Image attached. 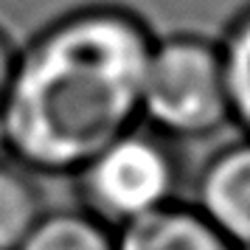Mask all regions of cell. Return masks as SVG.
Segmentation results:
<instances>
[{
	"instance_id": "cell-1",
	"label": "cell",
	"mask_w": 250,
	"mask_h": 250,
	"mask_svg": "<svg viewBox=\"0 0 250 250\" xmlns=\"http://www.w3.org/2000/svg\"><path fill=\"white\" fill-rule=\"evenodd\" d=\"M155 31L118 0L51 17L17 48L3 104V155L37 177H73L113 138L141 124Z\"/></svg>"
},
{
	"instance_id": "cell-2",
	"label": "cell",
	"mask_w": 250,
	"mask_h": 250,
	"mask_svg": "<svg viewBox=\"0 0 250 250\" xmlns=\"http://www.w3.org/2000/svg\"><path fill=\"white\" fill-rule=\"evenodd\" d=\"M141 124L174 144L208 141L230 126L219 40L197 31L155 34L144 73Z\"/></svg>"
},
{
	"instance_id": "cell-3",
	"label": "cell",
	"mask_w": 250,
	"mask_h": 250,
	"mask_svg": "<svg viewBox=\"0 0 250 250\" xmlns=\"http://www.w3.org/2000/svg\"><path fill=\"white\" fill-rule=\"evenodd\" d=\"M70 180L79 208L118 230L180 200L183 166L174 141L135 124L104 144Z\"/></svg>"
},
{
	"instance_id": "cell-4",
	"label": "cell",
	"mask_w": 250,
	"mask_h": 250,
	"mask_svg": "<svg viewBox=\"0 0 250 250\" xmlns=\"http://www.w3.org/2000/svg\"><path fill=\"white\" fill-rule=\"evenodd\" d=\"M188 203L239 250H250V138L216 146L194 177Z\"/></svg>"
},
{
	"instance_id": "cell-5",
	"label": "cell",
	"mask_w": 250,
	"mask_h": 250,
	"mask_svg": "<svg viewBox=\"0 0 250 250\" xmlns=\"http://www.w3.org/2000/svg\"><path fill=\"white\" fill-rule=\"evenodd\" d=\"M115 250H239L188 200H174L155 214L115 230Z\"/></svg>"
},
{
	"instance_id": "cell-6",
	"label": "cell",
	"mask_w": 250,
	"mask_h": 250,
	"mask_svg": "<svg viewBox=\"0 0 250 250\" xmlns=\"http://www.w3.org/2000/svg\"><path fill=\"white\" fill-rule=\"evenodd\" d=\"M42 177L9 155H0V250H17L48 211Z\"/></svg>"
},
{
	"instance_id": "cell-7",
	"label": "cell",
	"mask_w": 250,
	"mask_h": 250,
	"mask_svg": "<svg viewBox=\"0 0 250 250\" xmlns=\"http://www.w3.org/2000/svg\"><path fill=\"white\" fill-rule=\"evenodd\" d=\"M17 250H115V230L84 208H48Z\"/></svg>"
},
{
	"instance_id": "cell-8",
	"label": "cell",
	"mask_w": 250,
	"mask_h": 250,
	"mask_svg": "<svg viewBox=\"0 0 250 250\" xmlns=\"http://www.w3.org/2000/svg\"><path fill=\"white\" fill-rule=\"evenodd\" d=\"M219 48L225 62L230 126L250 138V3L230 17L225 34L219 37Z\"/></svg>"
},
{
	"instance_id": "cell-9",
	"label": "cell",
	"mask_w": 250,
	"mask_h": 250,
	"mask_svg": "<svg viewBox=\"0 0 250 250\" xmlns=\"http://www.w3.org/2000/svg\"><path fill=\"white\" fill-rule=\"evenodd\" d=\"M17 48H20V42L12 37V31L0 25V155H3V104H6L9 84H12L14 62H17Z\"/></svg>"
}]
</instances>
